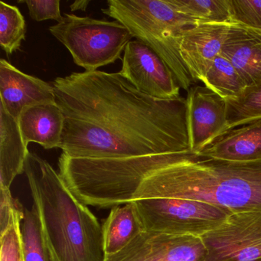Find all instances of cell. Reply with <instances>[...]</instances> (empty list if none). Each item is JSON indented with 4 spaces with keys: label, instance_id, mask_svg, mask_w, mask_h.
<instances>
[{
    "label": "cell",
    "instance_id": "7402d4cb",
    "mask_svg": "<svg viewBox=\"0 0 261 261\" xmlns=\"http://www.w3.org/2000/svg\"><path fill=\"white\" fill-rule=\"evenodd\" d=\"M25 33L27 25L20 10L0 1V45L3 50L8 55L19 50Z\"/></svg>",
    "mask_w": 261,
    "mask_h": 261
},
{
    "label": "cell",
    "instance_id": "d4e9b609",
    "mask_svg": "<svg viewBox=\"0 0 261 261\" xmlns=\"http://www.w3.org/2000/svg\"><path fill=\"white\" fill-rule=\"evenodd\" d=\"M18 3L27 4L30 17L37 22L55 20L59 23L63 19L59 0H22Z\"/></svg>",
    "mask_w": 261,
    "mask_h": 261
},
{
    "label": "cell",
    "instance_id": "e0dca14e",
    "mask_svg": "<svg viewBox=\"0 0 261 261\" xmlns=\"http://www.w3.org/2000/svg\"><path fill=\"white\" fill-rule=\"evenodd\" d=\"M145 230L134 201L112 207L102 224L105 254L113 256Z\"/></svg>",
    "mask_w": 261,
    "mask_h": 261
},
{
    "label": "cell",
    "instance_id": "5bb4252c",
    "mask_svg": "<svg viewBox=\"0 0 261 261\" xmlns=\"http://www.w3.org/2000/svg\"><path fill=\"white\" fill-rule=\"evenodd\" d=\"M247 86L261 83V31L231 23L221 50Z\"/></svg>",
    "mask_w": 261,
    "mask_h": 261
},
{
    "label": "cell",
    "instance_id": "ffe728a7",
    "mask_svg": "<svg viewBox=\"0 0 261 261\" xmlns=\"http://www.w3.org/2000/svg\"><path fill=\"white\" fill-rule=\"evenodd\" d=\"M178 11L192 20L231 23L229 0H171Z\"/></svg>",
    "mask_w": 261,
    "mask_h": 261
},
{
    "label": "cell",
    "instance_id": "7c38bea8",
    "mask_svg": "<svg viewBox=\"0 0 261 261\" xmlns=\"http://www.w3.org/2000/svg\"><path fill=\"white\" fill-rule=\"evenodd\" d=\"M0 105L17 121L27 107L56 103L51 84L22 72L4 59L0 60Z\"/></svg>",
    "mask_w": 261,
    "mask_h": 261
},
{
    "label": "cell",
    "instance_id": "52a82bcc",
    "mask_svg": "<svg viewBox=\"0 0 261 261\" xmlns=\"http://www.w3.org/2000/svg\"><path fill=\"white\" fill-rule=\"evenodd\" d=\"M201 239L204 261H261V213L232 214Z\"/></svg>",
    "mask_w": 261,
    "mask_h": 261
},
{
    "label": "cell",
    "instance_id": "4316f807",
    "mask_svg": "<svg viewBox=\"0 0 261 261\" xmlns=\"http://www.w3.org/2000/svg\"><path fill=\"white\" fill-rule=\"evenodd\" d=\"M89 4V0H81V1L79 0V1H75L74 4H71L70 6V9L72 12L77 11V10L85 11Z\"/></svg>",
    "mask_w": 261,
    "mask_h": 261
},
{
    "label": "cell",
    "instance_id": "8992f818",
    "mask_svg": "<svg viewBox=\"0 0 261 261\" xmlns=\"http://www.w3.org/2000/svg\"><path fill=\"white\" fill-rule=\"evenodd\" d=\"M146 230L201 238L225 222L230 212L208 203L184 198L133 201Z\"/></svg>",
    "mask_w": 261,
    "mask_h": 261
},
{
    "label": "cell",
    "instance_id": "d6986e66",
    "mask_svg": "<svg viewBox=\"0 0 261 261\" xmlns=\"http://www.w3.org/2000/svg\"><path fill=\"white\" fill-rule=\"evenodd\" d=\"M228 130L261 120V83L250 85L235 98L226 100Z\"/></svg>",
    "mask_w": 261,
    "mask_h": 261
},
{
    "label": "cell",
    "instance_id": "83f0119b",
    "mask_svg": "<svg viewBox=\"0 0 261 261\" xmlns=\"http://www.w3.org/2000/svg\"><path fill=\"white\" fill-rule=\"evenodd\" d=\"M51 261H55L54 259H53V258H51Z\"/></svg>",
    "mask_w": 261,
    "mask_h": 261
},
{
    "label": "cell",
    "instance_id": "9a60e30c",
    "mask_svg": "<svg viewBox=\"0 0 261 261\" xmlns=\"http://www.w3.org/2000/svg\"><path fill=\"white\" fill-rule=\"evenodd\" d=\"M197 155L232 162L261 160V120L228 131Z\"/></svg>",
    "mask_w": 261,
    "mask_h": 261
},
{
    "label": "cell",
    "instance_id": "2e32d148",
    "mask_svg": "<svg viewBox=\"0 0 261 261\" xmlns=\"http://www.w3.org/2000/svg\"><path fill=\"white\" fill-rule=\"evenodd\" d=\"M29 152L17 120L0 105V189H10L16 176L24 173Z\"/></svg>",
    "mask_w": 261,
    "mask_h": 261
},
{
    "label": "cell",
    "instance_id": "ac0fdd59",
    "mask_svg": "<svg viewBox=\"0 0 261 261\" xmlns=\"http://www.w3.org/2000/svg\"><path fill=\"white\" fill-rule=\"evenodd\" d=\"M202 83L225 100L241 95L247 87L233 64L221 54L214 61Z\"/></svg>",
    "mask_w": 261,
    "mask_h": 261
},
{
    "label": "cell",
    "instance_id": "603a6c76",
    "mask_svg": "<svg viewBox=\"0 0 261 261\" xmlns=\"http://www.w3.org/2000/svg\"><path fill=\"white\" fill-rule=\"evenodd\" d=\"M25 210L16 214L7 230L0 233V261H25L22 222Z\"/></svg>",
    "mask_w": 261,
    "mask_h": 261
},
{
    "label": "cell",
    "instance_id": "ba28073f",
    "mask_svg": "<svg viewBox=\"0 0 261 261\" xmlns=\"http://www.w3.org/2000/svg\"><path fill=\"white\" fill-rule=\"evenodd\" d=\"M120 74L140 92L163 100L180 97V87L163 59L148 45L130 41L125 48Z\"/></svg>",
    "mask_w": 261,
    "mask_h": 261
},
{
    "label": "cell",
    "instance_id": "30bf717a",
    "mask_svg": "<svg viewBox=\"0 0 261 261\" xmlns=\"http://www.w3.org/2000/svg\"><path fill=\"white\" fill-rule=\"evenodd\" d=\"M187 125L190 150L198 155L228 132L226 100L205 86L188 91Z\"/></svg>",
    "mask_w": 261,
    "mask_h": 261
},
{
    "label": "cell",
    "instance_id": "cb8c5ba5",
    "mask_svg": "<svg viewBox=\"0 0 261 261\" xmlns=\"http://www.w3.org/2000/svg\"><path fill=\"white\" fill-rule=\"evenodd\" d=\"M231 23L261 31L260 0H229Z\"/></svg>",
    "mask_w": 261,
    "mask_h": 261
},
{
    "label": "cell",
    "instance_id": "277c9868",
    "mask_svg": "<svg viewBox=\"0 0 261 261\" xmlns=\"http://www.w3.org/2000/svg\"><path fill=\"white\" fill-rule=\"evenodd\" d=\"M103 14L127 28L133 38L152 48L167 65L180 88L192 85L179 53L181 37L198 22L183 15L171 0H109Z\"/></svg>",
    "mask_w": 261,
    "mask_h": 261
},
{
    "label": "cell",
    "instance_id": "3957f363",
    "mask_svg": "<svg viewBox=\"0 0 261 261\" xmlns=\"http://www.w3.org/2000/svg\"><path fill=\"white\" fill-rule=\"evenodd\" d=\"M50 255L55 261H105L102 225L59 172L33 152L25 171Z\"/></svg>",
    "mask_w": 261,
    "mask_h": 261
},
{
    "label": "cell",
    "instance_id": "5b68a950",
    "mask_svg": "<svg viewBox=\"0 0 261 261\" xmlns=\"http://www.w3.org/2000/svg\"><path fill=\"white\" fill-rule=\"evenodd\" d=\"M49 31L68 48L74 63L85 71H97L114 63L133 39L127 28L118 21L67 13L62 22L49 27Z\"/></svg>",
    "mask_w": 261,
    "mask_h": 261
},
{
    "label": "cell",
    "instance_id": "4fadbf2b",
    "mask_svg": "<svg viewBox=\"0 0 261 261\" xmlns=\"http://www.w3.org/2000/svg\"><path fill=\"white\" fill-rule=\"evenodd\" d=\"M24 143H39L45 149H60L65 117L56 103H43L24 108L18 120Z\"/></svg>",
    "mask_w": 261,
    "mask_h": 261
},
{
    "label": "cell",
    "instance_id": "7a4b0ae2",
    "mask_svg": "<svg viewBox=\"0 0 261 261\" xmlns=\"http://www.w3.org/2000/svg\"><path fill=\"white\" fill-rule=\"evenodd\" d=\"M184 198L230 212L261 213V160L232 162L195 155L155 171L133 201Z\"/></svg>",
    "mask_w": 261,
    "mask_h": 261
},
{
    "label": "cell",
    "instance_id": "6da1fadb",
    "mask_svg": "<svg viewBox=\"0 0 261 261\" xmlns=\"http://www.w3.org/2000/svg\"><path fill=\"white\" fill-rule=\"evenodd\" d=\"M51 85L65 117L60 149L69 156L192 152L187 103L181 96L155 98L140 92L120 73L98 70L73 72Z\"/></svg>",
    "mask_w": 261,
    "mask_h": 261
},
{
    "label": "cell",
    "instance_id": "8fae6325",
    "mask_svg": "<svg viewBox=\"0 0 261 261\" xmlns=\"http://www.w3.org/2000/svg\"><path fill=\"white\" fill-rule=\"evenodd\" d=\"M230 25L204 22L185 32L180 42V56L193 82H202L215 59L221 54Z\"/></svg>",
    "mask_w": 261,
    "mask_h": 261
},
{
    "label": "cell",
    "instance_id": "484cf974",
    "mask_svg": "<svg viewBox=\"0 0 261 261\" xmlns=\"http://www.w3.org/2000/svg\"><path fill=\"white\" fill-rule=\"evenodd\" d=\"M24 210L19 201L13 198L10 189H0V233L7 230L16 214Z\"/></svg>",
    "mask_w": 261,
    "mask_h": 261
},
{
    "label": "cell",
    "instance_id": "44dd1931",
    "mask_svg": "<svg viewBox=\"0 0 261 261\" xmlns=\"http://www.w3.org/2000/svg\"><path fill=\"white\" fill-rule=\"evenodd\" d=\"M22 234L25 261H51L39 213L34 205L31 210L25 208Z\"/></svg>",
    "mask_w": 261,
    "mask_h": 261
},
{
    "label": "cell",
    "instance_id": "9c48e42d",
    "mask_svg": "<svg viewBox=\"0 0 261 261\" xmlns=\"http://www.w3.org/2000/svg\"><path fill=\"white\" fill-rule=\"evenodd\" d=\"M205 256L201 238L145 230L105 261H204Z\"/></svg>",
    "mask_w": 261,
    "mask_h": 261
}]
</instances>
